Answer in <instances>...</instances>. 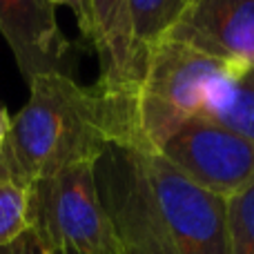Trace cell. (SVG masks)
I'll return each mask as SVG.
<instances>
[{
	"mask_svg": "<svg viewBox=\"0 0 254 254\" xmlns=\"http://www.w3.org/2000/svg\"><path fill=\"white\" fill-rule=\"evenodd\" d=\"M131 138L129 105L83 87L67 74H40L11 116L2 154L31 185L76 163H98L110 145Z\"/></svg>",
	"mask_w": 254,
	"mask_h": 254,
	"instance_id": "1",
	"label": "cell"
},
{
	"mask_svg": "<svg viewBox=\"0 0 254 254\" xmlns=\"http://www.w3.org/2000/svg\"><path fill=\"white\" fill-rule=\"evenodd\" d=\"M232 65L172 38L152 45L129 98L131 138L123 147L152 149L176 123L201 112L207 89Z\"/></svg>",
	"mask_w": 254,
	"mask_h": 254,
	"instance_id": "2",
	"label": "cell"
},
{
	"mask_svg": "<svg viewBox=\"0 0 254 254\" xmlns=\"http://www.w3.org/2000/svg\"><path fill=\"white\" fill-rule=\"evenodd\" d=\"M29 230L49 252L119 254L114 223L98 190L96 163H76L36 181Z\"/></svg>",
	"mask_w": 254,
	"mask_h": 254,
	"instance_id": "3",
	"label": "cell"
},
{
	"mask_svg": "<svg viewBox=\"0 0 254 254\" xmlns=\"http://www.w3.org/2000/svg\"><path fill=\"white\" fill-rule=\"evenodd\" d=\"M134 154L174 250L179 254H228L225 198L198 188L154 149H134Z\"/></svg>",
	"mask_w": 254,
	"mask_h": 254,
	"instance_id": "4",
	"label": "cell"
},
{
	"mask_svg": "<svg viewBox=\"0 0 254 254\" xmlns=\"http://www.w3.org/2000/svg\"><path fill=\"white\" fill-rule=\"evenodd\" d=\"M152 149L225 201L254 183V143L205 116L183 119Z\"/></svg>",
	"mask_w": 254,
	"mask_h": 254,
	"instance_id": "5",
	"label": "cell"
},
{
	"mask_svg": "<svg viewBox=\"0 0 254 254\" xmlns=\"http://www.w3.org/2000/svg\"><path fill=\"white\" fill-rule=\"evenodd\" d=\"M96 181L119 239V254H179L154 205L134 149L110 145L96 163Z\"/></svg>",
	"mask_w": 254,
	"mask_h": 254,
	"instance_id": "6",
	"label": "cell"
},
{
	"mask_svg": "<svg viewBox=\"0 0 254 254\" xmlns=\"http://www.w3.org/2000/svg\"><path fill=\"white\" fill-rule=\"evenodd\" d=\"M0 34L27 83L40 74H74V45L56 20L52 0H0Z\"/></svg>",
	"mask_w": 254,
	"mask_h": 254,
	"instance_id": "7",
	"label": "cell"
},
{
	"mask_svg": "<svg viewBox=\"0 0 254 254\" xmlns=\"http://www.w3.org/2000/svg\"><path fill=\"white\" fill-rule=\"evenodd\" d=\"M165 38L225 63H254V0H188Z\"/></svg>",
	"mask_w": 254,
	"mask_h": 254,
	"instance_id": "8",
	"label": "cell"
},
{
	"mask_svg": "<svg viewBox=\"0 0 254 254\" xmlns=\"http://www.w3.org/2000/svg\"><path fill=\"white\" fill-rule=\"evenodd\" d=\"M92 40L101 65L96 89L112 101L129 103L143 78L145 63L131 36L129 0H89Z\"/></svg>",
	"mask_w": 254,
	"mask_h": 254,
	"instance_id": "9",
	"label": "cell"
},
{
	"mask_svg": "<svg viewBox=\"0 0 254 254\" xmlns=\"http://www.w3.org/2000/svg\"><path fill=\"white\" fill-rule=\"evenodd\" d=\"M198 116L254 143V63L230 67L207 89Z\"/></svg>",
	"mask_w": 254,
	"mask_h": 254,
	"instance_id": "10",
	"label": "cell"
},
{
	"mask_svg": "<svg viewBox=\"0 0 254 254\" xmlns=\"http://www.w3.org/2000/svg\"><path fill=\"white\" fill-rule=\"evenodd\" d=\"M31 183L0 152V248L13 243L29 230Z\"/></svg>",
	"mask_w": 254,
	"mask_h": 254,
	"instance_id": "11",
	"label": "cell"
},
{
	"mask_svg": "<svg viewBox=\"0 0 254 254\" xmlns=\"http://www.w3.org/2000/svg\"><path fill=\"white\" fill-rule=\"evenodd\" d=\"M183 7V0H129L131 36L143 63L147 49L165 38L179 22Z\"/></svg>",
	"mask_w": 254,
	"mask_h": 254,
	"instance_id": "12",
	"label": "cell"
},
{
	"mask_svg": "<svg viewBox=\"0 0 254 254\" xmlns=\"http://www.w3.org/2000/svg\"><path fill=\"white\" fill-rule=\"evenodd\" d=\"M228 254H254V183L225 201Z\"/></svg>",
	"mask_w": 254,
	"mask_h": 254,
	"instance_id": "13",
	"label": "cell"
},
{
	"mask_svg": "<svg viewBox=\"0 0 254 254\" xmlns=\"http://www.w3.org/2000/svg\"><path fill=\"white\" fill-rule=\"evenodd\" d=\"M54 7L63 4V7H69L71 13L76 16V22L80 27V34L83 38L92 40V9H89V0H52Z\"/></svg>",
	"mask_w": 254,
	"mask_h": 254,
	"instance_id": "14",
	"label": "cell"
},
{
	"mask_svg": "<svg viewBox=\"0 0 254 254\" xmlns=\"http://www.w3.org/2000/svg\"><path fill=\"white\" fill-rule=\"evenodd\" d=\"M0 254H54V252L45 250V248L40 246L38 239L34 237V232L27 230L20 239H16L13 243L0 248Z\"/></svg>",
	"mask_w": 254,
	"mask_h": 254,
	"instance_id": "15",
	"label": "cell"
},
{
	"mask_svg": "<svg viewBox=\"0 0 254 254\" xmlns=\"http://www.w3.org/2000/svg\"><path fill=\"white\" fill-rule=\"evenodd\" d=\"M9 129H11V116L7 114V110H4L2 105H0V152H2L4 143H7Z\"/></svg>",
	"mask_w": 254,
	"mask_h": 254,
	"instance_id": "16",
	"label": "cell"
},
{
	"mask_svg": "<svg viewBox=\"0 0 254 254\" xmlns=\"http://www.w3.org/2000/svg\"><path fill=\"white\" fill-rule=\"evenodd\" d=\"M54 254H80V252H74V250H61V252H54Z\"/></svg>",
	"mask_w": 254,
	"mask_h": 254,
	"instance_id": "17",
	"label": "cell"
},
{
	"mask_svg": "<svg viewBox=\"0 0 254 254\" xmlns=\"http://www.w3.org/2000/svg\"><path fill=\"white\" fill-rule=\"evenodd\" d=\"M183 2H188V0H183Z\"/></svg>",
	"mask_w": 254,
	"mask_h": 254,
	"instance_id": "18",
	"label": "cell"
}]
</instances>
